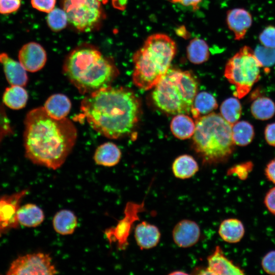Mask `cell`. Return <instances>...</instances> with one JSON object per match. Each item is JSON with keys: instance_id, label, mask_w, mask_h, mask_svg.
Returning a JSON list of instances; mask_svg holds the SVG:
<instances>
[{"instance_id": "obj_1", "label": "cell", "mask_w": 275, "mask_h": 275, "mask_svg": "<svg viewBox=\"0 0 275 275\" xmlns=\"http://www.w3.org/2000/svg\"><path fill=\"white\" fill-rule=\"evenodd\" d=\"M25 156L33 163L57 170L71 153L77 136V129L67 118L57 119L43 107L33 108L24 120Z\"/></svg>"}, {"instance_id": "obj_2", "label": "cell", "mask_w": 275, "mask_h": 275, "mask_svg": "<svg viewBox=\"0 0 275 275\" xmlns=\"http://www.w3.org/2000/svg\"><path fill=\"white\" fill-rule=\"evenodd\" d=\"M80 109L93 129L111 139L132 132L142 112L141 101L131 90L111 86L88 94Z\"/></svg>"}, {"instance_id": "obj_3", "label": "cell", "mask_w": 275, "mask_h": 275, "mask_svg": "<svg viewBox=\"0 0 275 275\" xmlns=\"http://www.w3.org/2000/svg\"><path fill=\"white\" fill-rule=\"evenodd\" d=\"M63 71L81 94H89L111 86L120 72L114 59L102 54L95 46L84 43L66 57Z\"/></svg>"}, {"instance_id": "obj_4", "label": "cell", "mask_w": 275, "mask_h": 275, "mask_svg": "<svg viewBox=\"0 0 275 275\" xmlns=\"http://www.w3.org/2000/svg\"><path fill=\"white\" fill-rule=\"evenodd\" d=\"M176 51V44L169 36H149L132 56L133 84L144 90L155 87L170 68Z\"/></svg>"}, {"instance_id": "obj_5", "label": "cell", "mask_w": 275, "mask_h": 275, "mask_svg": "<svg viewBox=\"0 0 275 275\" xmlns=\"http://www.w3.org/2000/svg\"><path fill=\"white\" fill-rule=\"evenodd\" d=\"M193 136L194 150L205 165L226 162L234 151L232 125L221 114L210 113L196 119Z\"/></svg>"}, {"instance_id": "obj_6", "label": "cell", "mask_w": 275, "mask_h": 275, "mask_svg": "<svg viewBox=\"0 0 275 275\" xmlns=\"http://www.w3.org/2000/svg\"><path fill=\"white\" fill-rule=\"evenodd\" d=\"M198 81L189 71L169 68L155 86L152 99L156 106L170 115L190 112Z\"/></svg>"}, {"instance_id": "obj_7", "label": "cell", "mask_w": 275, "mask_h": 275, "mask_svg": "<svg viewBox=\"0 0 275 275\" xmlns=\"http://www.w3.org/2000/svg\"><path fill=\"white\" fill-rule=\"evenodd\" d=\"M262 66L253 50L244 46L227 61L224 75L234 86V95L241 98L249 93L261 76Z\"/></svg>"}, {"instance_id": "obj_8", "label": "cell", "mask_w": 275, "mask_h": 275, "mask_svg": "<svg viewBox=\"0 0 275 275\" xmlns=\"http://www.w3.org/2000/svg\"><path fill=\"white\" fill-rule=\"evenodd\" d=\"M102 0H62L68 23L79 32L98 29L105 17Z\"/></svg>"}, {"instance_id": "obj_9", "label": "cell", "mask_w": 275, "mask_h": 275, "mask_svg": "<svg viewBox=\"0 0 275 275\" xmlns=\"http://www.w3.org/2000/svg\"><path fill=\"white\" fill-rule=\"evenodd\" d=\"M59 273L50 255L37 252L19 256L11 263L7 275H52Z\"/></svg>"}, {"instance_id": "obj_10", "label": "cell", "mask_w": 275, "mask_h": 275, "mask_svg": "<svg viewBox=\"0 0 275 275\" xmlns=\"http://www.w3.org/2000/svg\"><path fill=\"white\" fill-rule=\"evenodd\" d=\"M27 193V190H23L0 196V235L19 226L17 212L22 199Z\"/></svg>"}, {"instance_id": "obj_11", "label": "cell", "mask_w": 275, "mask_h": 275, "mask_svg": "<svg viewBox=\"0 0 275 275\" xmlns=\"http://www.w3.org/2000/svg\"><path fill=\"white\" fill-rule=\"evenodd\" d=\"M19 62L29 72H36L45 66L47 54L44 47L36 42L24 44L18 52Z\"/></svg>"}, {"instance_id": "obj_12", "label": "cell", "mask_w": 275, "mask_h": 275, "mask_svg": "<svg viewBox=\"0 0 275 275\" xmlns=\"http://www.w3.org/2000/svg\"><path fill=\"white\" fill-rule=\"evenodd\" d=\"M207 274L243 275L244 270L236 265L224 254L222 248L216 245L207 258Z\"/></svg>"}, {"instance_id": "obj_13", "label": "cell", "mask_w": 275, "mask_h": 275, "mask_svg": "<svg viewBox=\"0 0 275 275\" xmlns=\"http://www.w3.org/2000/svg\"><path fill=\"white\" fill-rule=\"evenodd\" d=\"M201 229L195 221L183 219L178 222L172 230L174 243L179 248H188L195 245L200 240Z\"/></svg>"}, {"instance_id": "obj_14", "label": "cell", "mask_w": 275, "mask_h": 275, "mask_svg": "<svg viewBox=\"0 0 275 275\" xmlns=\"http://www.w3.org/2000/svg\"><path fill=\"white\" fill-rule=\"evenodd\" d=\"M226 23L229 29L233 33L235 40L239 41L244 38L252 26V15L244 8H233L227 12Z\"/></svg>"}, {"instance_id": "obj_15", "label": "cell", "mask_w": 275, "mask_h": 275, "mask_svg": "<svg viewBox=\"0 0 275 275\" xmlns=\"http://www.w3.org/2000/svg\"><path fill=\"white\" fill-rule=\"evenodd\" d=\"M0 63L3 65L7 81L10 85L25 86L29 80L26 70L19 62L6 52L0 53Z\"/></svg>"}, {"instance_id": "obj_16", "label": "cell", "mask_w": 275, "mask_h": 275, "mask_svg": "<svg viewBox=\"0 0 275 275\" xmlns=\"http://www.w3.org/2000/svg\"><path fill=\"white\" fill-rule=\"evenodd\" d=\"M134 236L141 250H149L157 245L160 240L161 233L156 226L142 221L136 226Z\"/></svg>"}, {"instance_id": "obj_17", "label": "cell", "mask_w": 275, "mask_h": 275, "mask_svg": "<svg viewBox=\"0 0 275 275\" xmlns=\"http://www.w3.org/2000/svg\"><path fill=\"white\" fill-rule=\"evenodd\" d=\"M245 228L243 223L236 218H229L220 224L218 233L221 239L229 243L240 242L245 235Z\"/></svg>"}, {"instance_id": "obj_18", "label": "cell", "mask_w": 275, "mask_h": 275, "mask_svg": "<svg viewBox=\"0 0 275 275\" xmlns=\"http://www.w3.org/2000/svg\"><path fill=\"white\" fill-rule=\"evenodd\" d=\"M144 210V205L128 203L125 209V217L117 226V237L118 238L120 248H124L127 244V239L131 225L139 219L138 213Z\"/></svg>"}, {"instance_id": "obj_19", "label": "cell", "mask_w": 275, "mask_h": 275, "mask_svg": "<svg viewBox=\"0 0 275 275\" xmlns=\"http://www.w3.org/2000/svg\"><path fill=\"white\" fill-rule=\"evenodd\" d=\"M45 215L42 209L33 203L20 206L17 212V219L19 225L34 228L40 225L44 221Z\"/></svg>"}, {"instance_id": "obj_20", "label": "cell", "mask_w": 275, "mask_h": 275, "mask_svg": "<svg viewBox=\"0 0 275 275\" xmlns=\"http://www.w3.org/2000/svg\"><path fill=\"white\" fill-rule=\"evenodd\" d=\"M43 107L52 118L62 119L66 118L70 113L71 102L65 95L55 94L47 98Z\"/></svg>"}, {"instance_id": "obj_21", "label": "cell", "mask_w": 275, "mask_h": 275, "mask_svg": "<svg viewBox=\"0 0 275 275\" xmlns=\"http://www.w3.org/2000/svg\"><path fill=\"white\" fill-rule=\"evenodd\" d=\"M121 157V152L119 148L114 143L107 142L97 148L93 159L98 165L111 167L117 164Z\"/></svg>"}, {"instance_id": "obj_22", "label": "cell", "mask_w": 275, "mask_h": 275, "mask_svg": "<svg viewBox=\"0 0 275 275\" xmlns=\"http://www.w3.org/2000/svg\"><path fill=\"white\" fill-rule=\"evenodd\" d=\"M77 218L75 213L68 209L58 211L52 219L54 230L62 235L73 234L77 226Z\"/></svg>"}, {"instance_id": "obj_23", "label": "cell", "mask_w": 275, "mask_h": 275, "mask_svg": "<svg viewBox=\"0 0 275 275\" xmlns=\"http://www.w3.org/2000/svg\"><path fill=\"white\" fill-rule=\"evenodd\" d=\"M28 98V92L22 86L11 85L5 89L2 100L8 107L18 110L25 106Z\"/></svg>"}, {"instance_id": "obj_24", "label": "cell", "mask_w": 275, "mask_h": 275, "mask_svg": "<svg viewBox=\"0 0 275 275\" xmlns=\"http://www.w3.org/2000/svg\"><path fill=\"white\" fill-rule=\"evenodd\" d=\"M199 170V166L191 155L183 154L177 157L172 164V171L175 177L187 179L194 176Z\"/></svg>"}, {"instance_id": "obj_25", "label": "cell", "mask_w": 275, "mask_h": 275, "mask_svg": "<svg viewBox=\"0 0 275 275\" xmlns=\"http://www.w3.org/2000/svg\"><path fill=\"white\" fill-rule=\"evenodd\" d=\"M170 128L175 137L180 140H185L193 135L196 124L193 119L185 114H179L172 119Z\"/></svg>"}, {"instance_id": "obj_26", "label": "cell", "mask_w": 275, "mask_h": 275, "mask_svg": "<svg viewBox=\"0 0 275 275\" xmlns=\"http://www.w3.org/2000/svg\"><path fill=\"white\" fill-rule=\"evenodd\" d=\"M217 103L214 97L207 92L197 94L190 113L196 119L202 115H207L216 109Z\"/></svg>"}, {"instance_id": "obj_27", "label": "cell", "mask_w": 275, "mask_h": 275, "mask_svg": "<svg viewBox=\"0 0 275 275\" xmlns=\"http://www.w3.org/2000/svg\"><path fill=\"white\" fill-rule=\"evenodd\" d=\"M187 57L195 64H202L209 57V49L207 43L203 39L195 38L190 40L186 48Z\"/></svg>"}, {"instance_id": "obj_28", "label": "cell", "mask_w": 275, "mask_h": 275, "mask_svg": "<svg viewBox=\"0 0 275 275\" xmlns=\"http://www.w3.org/2000/svg\"><path fill=\"white\" fill-rule=\"evenodd\" d=\"M255 136L253 126L244 120L232 125V136L235 145L245 146L250 144Z\"/></svg>"}, {"instance_id": "obj_29", "label": "cell", "mask_w": 275, "mask_h": 275, "mask_svg": "<svg viewBox=\"0 0 275 275\" xmlns=\"http://www.w3.org/2000/svg\"><path fill=\"white\" fill-rule=\"evenodd\" d=\"M251 113L257 120L265 121L271 119L275 114V103L267 97H259L251 105Z\"/></svg>"}, {"instance_id": "obj_30", "label": "cell", "mask_w": 275, "mask_h": 275, "mask_svg": "<svg viewBox=\"0 0 275 275\" xmlns=\"http://www.w3.org/2000/svg\"><path fill=\"white\" fill-rule=\"evenodd\" d=\"M221 116L230 124L238 121L242 113L241 104L238 98L230 97L225 100L221 105Z\"/></svg>"}, {"instance_id": "obj_31", "label": "cell", "mask_w": 275, "mask_h": 275, "mask_svg": "<svg viewBox=\"0 0 275 275\" xmlns=\"http://www.w3.org/2000/svg\"><path fill=\"white\" fill-rule=\"evenodd\" d=\"M47 14V25L53 32H57L64 30L69 23L66 13L62 8H54Z\"/></svg>"}, {"instance_id": "obj_32", "label": "cell", "mask_w": 275, "mask_h": 275, "mask_svg": "<svg viewBox=\"0 0 275 275\" xmlns=\"http://www.w3.org/2000/svg\"><path fill=\"white\" fill-rule=\"evenodd\" d=\"M254 52L262 68L267 70L275 64V48L266 47L260 45L256 47Z\"/></svg>"}, {"instance_id": "obj_33", "label": "cell", "mask_w": 275, "mask_h": 275, "mask_svg": "<svg viewBox=\"0 0 275 275\" xmlns=\"http://www.w3.org/2000/svg\"><path fill=\"white\" fill-rule=\"evenodd\" d=\"M258 39L261 45L275 48V26L269 25L265 27L259 35Z\"/></svg>"}, {"instance_id": "obj_34", "label": "cell", "mask_w": 275, "mask_h": 275, "mask_svg": "<svg viewBox=\"0 0 275 275\" xmlns=\"http://www.w3.org/2000/svg\"><path fill=\"white\" fill-rule=\"evenodd\" d=\"M261 265L265 273L275 275V250L270 251L263 256Z\"/></svg>"}, {"instance_id": "obj_35", "label": "cell", "mask_w": 275, "mask_h": 275, "mask_svg": "<svg viewBox=\"0 0 275 275\" xmlns=\"http://www.w3.org/2000/svg\"><path fill=\"white\" fill-rule=\"evenodd\" d=\"M253 166L251 161L238 164L231 168L228 171L227 174L230 175L235 174L241 180H243L247 178L249 172L253 168Z\"/></svg>"}, {"instance_id": "obj_36", "label": "cell", "mask_w": 275, "mask_h": 275, "mask_svg": "<svg viewBox=\"0 0 275 275\" xmlns=\"http://www.w3.org/2000/svg\"><path fill=\"white\" fill-rule=\"evenodd\" d=\"M22 0H0V14H10L17 11Z\"/></svg>"}, {"instance_id": "obj_37", "label": "cell", "mask_w": 275, "mask_h": 275, "mask_svg": "<svg viewBox=\"0 0 275 275\" xmlns=\"http://www.w3.org/2000/svg\"><path fill=\"white\" fill-rule=\"evenodd\" d=\"M57 0H31V4L35 9L48 13L52 11L56 4Z\"/></svg>"}, {"instance_id": "obj_38", "label": "cell", "mask_w": 275, "mask_h": 275, "mask_svg": "<svg viewBox=\"0 0 275 275\" xmlns=\"http://www.w3.org/2000/svg\"><path fill=\"white\" fill-rule=\"evenodd\" d=\"M263 203L267 210L275 215V186L270 188L265 194Z\"/></svg>"}, {"instance_id": "obj_39", "label": "cell", "mask_w": 275, "mask_h": 275, "mask_svg": "<svg viewBox=\"0 0 275 275\" xmlns=\"http://www.w3.org/2000/svg\"><path fill=\"white\" fill-rule=\"evenodd\" d=\"M264 137L267 143L275 147V122L267 125L264 130Z\"/></svg>"}, {"instance_id": "obj_40", "label": "cell", "mask_w": 275, "mask_h": 275, "mask_svg": "<svg viewBox=\"0 0 275 275\" xmlns=\"http://www.w3.org/2000/svg\"><path fill=\"white\" fill-rule=\"evenodd\" d=\"M264 174L267 179L275 185V158L267 163L265 168Z\"/></svg>"}, {"instance_id": "obj_41", "label": "cell", "mask_w": 275, "mask_h": 275, "mask_svg": "<svg viewBox=\"0 0 275 275\" xmlns=\"http://www.w3.org/2000/svg\"><path fill=\"white\" fill-rule=\"evenodd\" d=\"M172 3H178L182 6L190 7L194 10L199 8L200 4L202 0H170Z\"/></svg>"}, {"instance_id": "obj_42", "label": "cell", "mask_w": 275, "mask_h": 275, "mask_svg": "<svg viewBox=\"0 0 275 275\" xmlns=\"http://www.w3.org/2000/svg\"><path fill=\"white\" fill-rule=\"evenodd\" d=\"M128 0H102L103 4L111 1L113 7L119 10H124L127 6Z\"/></svg>"}, {"instance_id": "obj_43", "label": "cell", "mask_w": 275, "mask_h": 275, "mask_svg": "<svg viewBox=\"0 0 275 275\" xmlns=\"http://www.w3.org/2000/svg\"><path fill=\"white\" fill-rule=\"evenodd\" d=\"M177 35L183 38H187L189 37V33L186 30V28L184 26H181L177 28L176 30Z\"/></svg>"}, {"instance_id": "obj_44", "label": "cell", "mask_w": 275, "mask_h": 275, "mask_svg": "<svg viewBox=\"0 0 275 275\" xmlns=\"http://www.w3.org/2000/svg\"><path fill=\"white\" fill-rule=\"evenodd\" d=\"M187 273L182 271H175L174 272H172L170 273V274H186Z\"/></svg>"}]
</instances>
